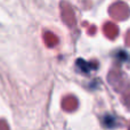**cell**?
I'll return each mask as SVG.
<instances>
[{
	"instance_id": "obj_1",
	"label": "cell",
	"mask_w": 130,
	"mask_h": 130,
	"mask_svg": "<svg viewBox=\"0 0 130 130\" xmlns=\"http://www.w3.org/2000/svg\"><path fill=\"white\" fill-rule=\"evenodd\" d=\"M111 11H112V16H114L117 20H123V18H126L128 16L127 8L124 6H121V5L113 7Z\"/></svg>"
},
{
	"instance_id": "obj_2",
	"label": "cell",
	"mask_w": 130,
	"mask_h": 130,
	"mask_svg": "<svg viewBox=\"0 0 130 130\" xmlns=\"http://www.w3.org/2000/svg\"><path fill=\"white\" fill-rule=\"evenodd\" d=\"M118 31H119V30H118L117 25L112 24V23H107V24L104 26V32H105L106 37L110 39H114L115 37L118 36Z\"/></svg>"
},
{
	"instance_id": "obj_3",
	"label": "cell",
	"mask_w": 130,
	"mask_h": 130,
	"mask_svg": "<svg viewBox=\"0 0 130 130\" xmlns=\"http://www.w3.org/2000/svg\"><path fill=\"white\" fill-rule=\"evenodd\" d=\"M76 106H78V102H76V99L74 98V97H72V96L65 98L64 102H63L64 110L65 111H69V112H71V111H74L76 108Z\"/></svg>"
},
{
	"instance_id": "obj_4",
	"label": "cell",
	"mask_w": 130,
	"mask_h": 130,
	"mask_svg": "<svg viewBox=\"0 0 130 130\" xmlns=\"http://www.w3.org/2000/svg\"><path fill=\"white\" fill-rule=\"evenodd\" d=\"M76 65H78L79 69H81V71H83V72H89V71H91V70H94L95 66H96L94 63H87V62L82 61L81 58L78 59Z\"/></svg>"
},
{
	"instance_id": "obj_5",
	"label": "cell",
	"mask_w": 130,
	"mask_h": 130,
	"mask_svg": "<svg viewBox=\"0 0 130 130\" xmlns=\"http://www.w3.org/2000/svg\"><path fill=\"white\" fill-rule=\"evenodd\" d=\"M123 102L128 106H130V88L128 89V91H126L123 94Z\"/></svg>"
},
{
	"instance_id": "obj_6",
	"label": "cell",
	"mask_w": 130,
	"mask_h": 130,
	"mask_svg": "<svg viewBox=\"0 0 130 130\" xmlns=\"http://www.w3.org/2000/svg\"><path fill=\"white\" fill-rule=\"evenodd\" d=\"M126 43H127V46L130 47V31L128 32V34H127V37H126Z\"/></svg>"
}]
</instances>
